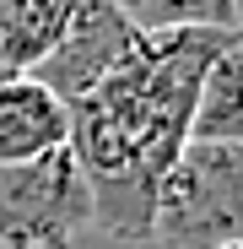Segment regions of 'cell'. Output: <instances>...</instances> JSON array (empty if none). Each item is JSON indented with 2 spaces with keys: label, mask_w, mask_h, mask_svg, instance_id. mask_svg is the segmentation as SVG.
<instances>
[{
  "label": "cell",
  "mask_w": 243,
  "mask_h": 249,
  "mask_svg": "<svg viewBox=\"0 0 243 249\" xmlns=\"http://www.w3.org/2000/svg\"><path fill=\"white\" fill-rule=\"evenodd\" d=\"M232 27H162L108 65L92 92L65 103L70 157L92 195V233L113 244H151L157 190L178 162L194 98Z\"/></svg>",
  "instance_id": "1"
},
{
  "label": "cell",
  "mask_w": 243,
  "mask_h": 249,
  "mask_svg": "<svg viewBox=\"0 0 243 249\" xmlns=\"http://www.w3.org/2000/svg\"><path fill=\"white\" fill-rule=\"evenodd\" d=\"M157 249L243 244V141H184L151 206Z\"/></svg>",
  "instance_id": "2"
},
{
  "label": "cell",
  "mask_w": 243,
  "mask_h": 249,
  "mask_svg": "<svg viewBox=\"0 0 243 249\" xmlns=\"http://www.w3.org/2000/svg\"><path fill=\"white\" fill-rule=\"evenodd\" d=\"M92 238V195L70 146L0 162V249H76Z\"/></svg>",
  "instance_id": "3"
},
{
  "label": "cell",
  "mask_w": 243,
  "mask_h": 249,
  "mask_svg": "<svg viewBox=\"0 0 243 249\" xmlns=\"http://www.w3.org/2000/svg\"><path fill=\"white\" fill-rule=\"evenodd\" d=\"M135 33L141 27H130V17L119 11L113 0H76V17H70L65 38L54 44V54L38 60L27 76L44 81L60 103H76L81 92H92L108 76V65L135 44Z\"/></svg>",
  "instance_id": "4"
},
{
  "label": "cell",
  "mask_w": 243,
  "mask_h": 249,
  "mask_svg": "<svg viewBox=\"0 0 243 249\" xmlns=\"http://www.w3.org/2000/svg\"><path fill=\"white\" fill-rule=\"evenodd\" d=\"M70 146L65 103L32 76H0V162H32Z\"/></svg>",
  "instance_id": "5"
},
{
  "label": "cell",
  "mask_w": 243,
  "mask_h": 249,
  "mask_svg": "<svg viewBox=\"0 0 243 249\" xmlns=\"http://www.w3.org/2000/svg\"><path fill=\"white\" fill-rule=\"evenodd\" d=\"M76 17V0H0V76H27L49 60Z\"/></svg>",
  "instance_id": "6"
},
{
  "label": "cell",
  "mask_w": 243,
  "mask_h": 249,
  "mask_svg": "<svg viewBox=\"0 0 243 249\" xmlns=\"http://www.w3.org/2000/svg\"><path fill=\"white\" fill-rule=\"evenodd\" d=\"M189 141H243V33L227 38V49L200 81Z\"/></svg>",
  "instance_id": "7"
},
{
  "label": "cell",
  "mask_w": 243,
  "mask_h": 249,
  "mask_svg": "<svg viewBox=\"0 0 243 249\" xmlns=\"http://www.w3.org/2000/svg\"><path fill=\"white\" fill-rule=\"evenodd\" d=\"M141 33L162 27H227V0H113Z\"/></svg>",
  "instance_id": "8"
},
{
  "label": "cell",
  "mask_w": 243,
  "mask_h": 249,
  "mask_svg": "<svg viewBox=\"0 0 243 249\" xmlns=\"http://www.w3.org/2000/svg\"><path fill=\"white\" fill-rule=\"evenodd\" d=\"M76 249H157V244H113V238H97L92 233V238H81Z\"/></svg>",
  "instance_id": "9"
},
{
  "label": "cell",
  "mask_w": 243,
  "mask_h": 249,
  "mask_svg": "<svg viewBox=\"0 0 243 249\" xmlns=\"http://www.w3.org/2000/svg\"><path fill=\"white\" fill-rule=\"evenodd\" d=\"M227 27L243 33V0H227Z\"/></svg>",
  "instance_id": "10"
},
{
  "label": "cell",
  "mask_w": 243,
  "mask_h": 249,
  "mask_svg": "<svg viewBox=\"0 0 243 249\" xmlns=\"http://www.w3.org/2000/svg\"><path fill=\"white\" fill-rule=\"evenodd\" d=\"M222 249H243V244H222Z\"/></svg>",
  "instance_id": "11"
}]
</instances>
